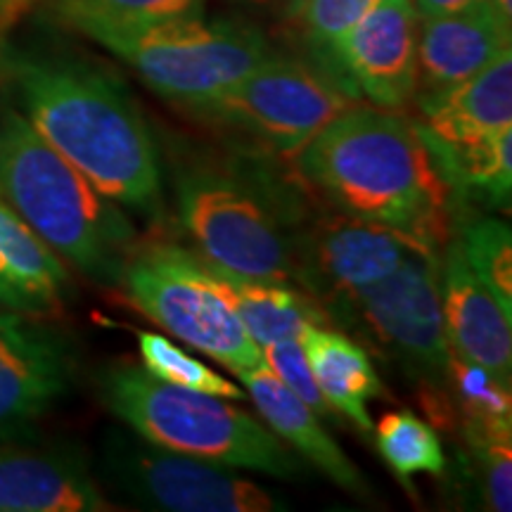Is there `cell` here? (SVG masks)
I'll list each match as a JSON object with an SVG mask.
<instances>
[{"label":"cell","mask_w":512,"mask_h":512,"mask_svg":"<svg viewBox=\"0 0 512 512\" xmlns=\"http://www.w3.org/2000/svg\"><path fill=\"white\" fill-rule=\"evenodd\" d=\"M8 74L24 117L107 200L155 214L162 190L150 128L126 88L72 57L15 55Z\"/></svg>","instance_id":"cell-1"},{"label":"cell","mask_w":512,"mask_h":512,"mask_svg":"<svg viewBox=\"0 0 512 512\" xmlns=\"http://www.w3.org/2000/svg\"><path fill=\"white\" fill-rule=\"evenodd\" d=\"M299 174L332 207L439 247L451 188L420 124L384 107H347L299 150Z\"/></svg>","instance_id":"cell-2"},{"label":"cell","mask_w":512,"mask_h":512,"mask_svg":"<svg viewBox=\"0 0 512 512\" xmlns=\"http://www.w3.org/2000/svg\"><path fill=\"white\" fill-rule=\"evenodd\" d=\"M0 197L53 252L98 285H119L136 228L15 107H0Z\"/></svg>","instance_id":"cell-3"},{"label":"cell","mask_w":512,"mask_h":512,"mask_svg":"<svg viewBox=\"0 0 512 512\" xmlns=\"http://www.w3.org/2000/svg\"><path fill=\"white\" fill-rule=\"evenodd\" d=\"M98 389L121 422L166 451L278 479L302 475L299 458L264 420L221 396L166 384L131 361L102 368Z\"/></svg>","instance_id":"cell-4"},{"label":"cell","mask_w":512,"mask_h":512,"mask_svg":"<svg viewBox=\"0 0 512 512\" xmlns=\"http://www.w3.org/2000/svg\"><path fill=\"white\" fill-rule=\"evenodd\" d=\"M83 36L126 62L157 95L192 110L238 86L271 55L256 29L226 19L207 22L202 15L133 27H93Z\"/></svg>","instance_id":"cell-5"},{"label":"cell","mask_w":512,"mask_h":512,"mask_svg":"<svg viewBox=\"0 0 512 512\" xmlns=\"http://www.w3.org/2000/svg\"><path fill=\"white\" fill-rule=\"evenodd\" d=\"M119 285L152 323L235 375L264 366V354L247 335L216 273L190 249L171 242L133 247Z\"/></svg>","instance_id":"cell-6"},{"label":"cell","mask_w":512,"mask_h":512,"mask_svg":"<svg viewBox=\"0 0 512 512\" xmlns=\"http://www.w3.org/2000/svg\"><path fill=\"white\" fill-rule=\"evenodd\" d=\"M178 221L204 264L245 280H294L292 235L271 200L221 171L178 178Z\"/></svg>","instance_id":"cell-7"},{"label":"cell","mask_w":512,"mask_h":512,"mask_svg":"<svg viewBox=\"0 0 512 512\" xmlns=\"http://www.w3.org/2000/svg\"><path fill=\"white\" fill-rule=\"evenodd\" d=\"M347 107L351 95L325 69L271 53L238 86L195 112L249 133L275 152L299 155Z\"/></svg>","instance_id":"cell-8"},{"label":"cell","mask_w":512,"mask_h":512,"mask_svg":"<svg viewBox=\"0 0 512 512\" xmlns=\"http://www.w3.org/2000/svg\"><path fill=\"white\" fill-rule=\"evenodd\" d=\"M335 318L358 320L373 342L430 387H448L451 349L441 309L437 247H420L403 264L356 294Z\"/></svg>","instance_id":"cell-9"},{"label":"cell","mask_w":512,"mask_h":512,"mask_svg":"<svg viewBox=\"0 0 512 512\" xmlns=\"http://www.w3.org/2000/svg\"><path fill=\"white\" fill-rule=\"evenodd\" d=\"M107 477L128 498L169 512H273L287 505L233 467L166 451L145 439L117 437L107 446Z\"/></svg>","instance_id":"cell-10"},{"label":"cell","mask_w":512,"mask_h":512,"mask_svg":"<svg viewBox=\"0 0 512 512\" xmlns=\"http://www.w3.org/2000/svg\"><path fill=\"white\" fill-rule=\"evenodd\" d=\"M420 247L432 245L347 214L330 216L292 240L294 280L335 318L358 292L387 278Z\"/></svg>","instance_id":"cell-11"},{"label":"cell","mask_w":512,"mask_h":512,"mask_svg":"<svg viewBox=\"0 0 512 512\" xmlns=\"http://www.w3.org/2000/svg\"><path fill=\"white\" fill-rule=\"evenodd\" d=\"M74 377L76 351L60 328L27 313H0V444L34 437Z\"/></svg>","instance_id":"cell-12"},{"label":"cell","mask_w":512,"mask_h":512,"mask_svg":"<svg viewBox=\"0 0 512 512\" xmlns=\"http://www.w3.org/2000/svg\"><path fill=\"white\" fill-rule=\"evenodd\" d=\"M420 17L413 0H375L332 53V72L349 95L363 93L384 110H399L418 88Z\"/></svg>","instance_id":"cell-13"},{"label":"cell","mask_w":512,"mask_h":512,"mask_svg":"<svg viewBox=\"0 0 512 512\" xmlns=\"http://www.w3.org/2000/svg\"><path fill=\"white\" fill-rule=\"evenodd\" d=\"M114 510L74 448L0 444V512Z\"/></svg>","instance_id":"cell-14"},{"label":"cell","mask_w":512,"mask_h":512,"mask_svg":"<svg viewBox=\"0 0 512 512\" xmlns=\"http://www.w3.org/2000/svg\"><path fill=\"white\" fill-rule=\"evenodd\" d=\"M508 48L510 17L496 0H482L453 15L420 19L418 102L472 79Z\"/></svg>","instance_id":"cell-15"},{"label":"cell","mask_w":512,"mask_h":512,"mask_svg":"<svg viewBox=\"0 0 512 512\" xmlns=\"http://www.w3.org/2000/svg\"><path fill=\"white\" fill-rule=\"evenodd\" d=\"M441 309L451 354L482 366L510 387L512 318L467 264L458 242L448 247L441 264Z\"/></svg>","instance_id":"cell-16"},{"label":"cell","mask_w":512,"mask_h":512,"mask_svg":"<svg viewBox=\"0 0 512 512\" xmlns=\"http://www.w3.org/2000/svg\"><path fill=\"white\" fill-rule=\"evenodd\" d=\"M422 131L446 147H472L512 128V50H503L482 72L420 102Z\"/></svg>","instance_id":"cell-17"},{"label":"cell","mask_w":512,"mask_h":512,"mask_svg":"<svg viewBox=\"0 0 512 512\" xmlns=\"http://www.w3.org/2000/svg\"><path fill=\"white\" fill-rule=\"evenodd\" d=\"M238 377L252 396L256 411L275 437L290 444L309 465L323 472L351 496L366 498L368 482L347 453L339 448L328 430L318 422V415L302 399H297L266 366L240 370Z\"/></svg>","instance_id":"cell-18"},{"label":"cell","mask_w":512,"mask_h":512,"mask_svg":"<svg viewBox=\"0 0 512 512\" xmlns=\"http://www.w3.org/2000/svg\"><path fill=\"white\" fill-rule=\"evenodd\" d=\"M69 285L60 256L0 197V306L43 316L60 309Z\"/></svg>","instance_id":"cell-19"},{"label":"cell","mask_w":512,"mask_h":512,"mask_svg":"<svg viewBox=\"0 0 512 512\" xmlns=\"http://www.w3.org/2000/svg\"><path fill=\"white\" fill-rule=\"evenodd\" d=\"M318 392L332 408L342 413L356 430L373 432L368 403L384 394L380 375L370 363L366 349L328 325H313L299 337Z\"/></svg>","instance_id":"cell-20"},{"label":"cell","mask_w":512,"mask_h":512,"mask_svg":"<svg viewBox=\"0 0 512 512\" xmlns=\"http://www.w3.org/2000/svg\"><path fill=\"white\" fill-rule=\"evenodd\" d=\"M214 273L247 335L259 349L280 339H299L306 328L330 323L323 306L290 280H245Z\"/></svg>","instance_id":"cell-21"},{"label":"cell","mask_w":512,"mask_h":512,"mask_svg":"<svg viewBox=\"0 0 512 512\" xmlns=\"http://www.w3.org/2000/svg\"><path fill=\"white\" fill-rule=\"evenodd\" d=\"M448 387L456 392L465 413L467 439H510L512 403L510 387L498 382L489 370L451 354Z\"/></svg>","instance_id":"cell-22"},{"label":"cell","mask_w":512,"mask_h":512,"mask_svg":"<svg viewBox=\"0 0 512 512\" xmlns=\"http://www.w3.org/2000/svg\"><path fill=\"white\" fill-rule=\"evenodd\" d=\"M375 444L384 463L403 484L415 475H444L446 453L437 432L411 411H394L373 425Z\"/></svg>","instance_id":"cell-23"},{"label":"cell","mask_w":512,"mask_h":512,"mask_svg":"<svg viewBox=\"0 0 512 512\" xmlns=\"http://www.w3.org/2000/svg\"><path fill=\"white\" fill-rule=\"evenodd\" d=\"M207 0H53L55 15L67 27H133L169 19L200 17Z\"/></svg>","instance_id":"cell-24"},{"label":"cell","mask_w":512,"mask_h":512,"mask_svg":"<svg viewBox=\"0 0 512 512\" xmlns=\"http://www.w3.org/2000/svg\"><path fill=\"white\" fill-rule=\"evenodd\" d=\"M138 351L143 368L152 377H157V380L174 384V387L192 389V392L221 396V399L230 401L245 399V392L238 389V384L214 373L209 366H204L202 361L192 358L188 351L176 347L164 335H157V332H138Z\"/></svg>","instance_id":"cell-25"},{"label":"cell","mask_w":512,"mask_h":512,"mask_svg":"<svg viewBox=\"0 0 512 512\" xmlns=\"http://www.w3.org/2000/svg\"><path fill=\"white\" fill-rule=\"evenodd\" d=\"M458 245L477 278L494 292L498 304L512 318V235L508 223L498 219L472 223Z\"/></svg>","instance_id":"cell-26"},{"label":"cell","mask_w":512,"mask_h":512,"mask_svg":"<svg viewBox=\"0 0 512 512\" xmlns=\"http://www.w3.org/2000/svg\"><path fill=\"white\" fill-rule=\"evenodd\" d=\"M373 5L375 0H304L294 17L302 19V29L309 46L323 57L325 64L332 67V53H335L337 43L356 27L358 19L366 15Z\"/></svg>","instance_id":"cell-27"},{"label":"cell","mask_w":512,"mask_h":512,"mask_svg":"<svg viewBox=\"0 0 512 512\" xmlns=\"http://www.w3.org/2000/svg\"><path fill=\"white\" fill-rule=\"evenodd\" d=\"M261 354H264V366L297 399H302L318 418H332V408L325 403L323 394L318 392V384L313 380L299 339H280V342H273L261 349Z\"/></svg>","instance_id":"cell-28"},{"label":"cell","mask_w":512,"mask_h":512,"mask_svg":"<svg viewBox=\"0 0 512 512\" xmlns=\"http://www.w3.org/2000/svg\"><path fill=\"white\" fill-rule=\"evenodd\" d=\"M472 451L484 470V486L489 508L510 512L512 508V448L510 441L479 439L470 441Z\"/></svg>","instance_id":"cell-29"},{"label":"cell","mask_w":512,"mask_h":512,"mask_svg":"<svg viewBox=\"0 0 512 512\" xmlns=\"http://www.w3.org/2000/svg\"><path fill=\"white\" fill-rule=\"evenodd\" d=\"M477 3H482V0H413V8L418 12L420 19H425L453 15V12L467 10Z\"/></svg>","instance_id":"cell-30"},{"label":"cell","mask_w":512,"mask_h":512,"mask_svg":"<svg viewBox=\"0 0 512 512\" xmlns=\"http://www.w3.org/2000/svg\"><path fill=\"white\" fill-rule=\"evenodd\" d=\"M31 3H34V0H0V34L8 27H12V24L29 10Z\"/></svg>","instance_id":"cell-31"},{"label":"cell","mask_w":512,"mask_h":512,"mask_svg":"<svg viewBox=\"0 0 512 512\" xmlns=\"http://www.w3.org/2000/svg\"><path fill=\"white\" fill-rule=\"evenodd\" d=\"M252 3L254 5H264V8L283 10V12H287V15H297L304 0H252Z\"/></svg>","instance_id":"cell-32"},{"label":"cell","mask_w":512,"mask_h":512,"mask_svg":"<svg viewBox=\"0 0 512 512\" xmlns=\"http://www.w3.org/2000/svg\"><path fill=\"white\" fill-rule=\"evenodd\" d=\"M496 5L505 12V15L512 17V0H496Z\"/></svg>","instance_id":"cell-33"}]
</instances>
